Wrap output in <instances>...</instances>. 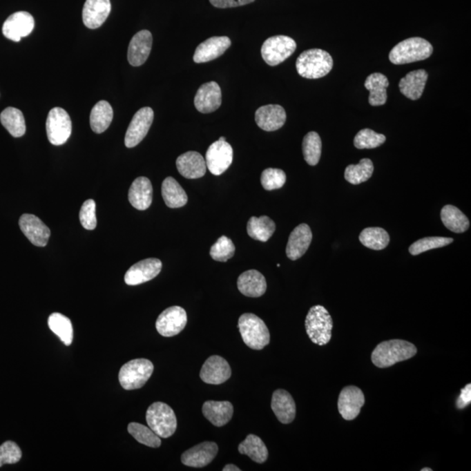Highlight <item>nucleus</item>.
<instances>
[{
	"label": "nucleus",
	"instance_id": "nucleus-1",
	"mask_svg": "<svg viewBox=\"0 0 471 471\" xmlns=\"http://www.w3.org/2000/svg\"><path fill=\"white\" fill-rule=\"evenodd\" d=\"M417 354V348L409 341L391 340L377 345L372 353L374 366L387 368L394 364L411 359Z\"/></svg>",
	"mask_w": 471,
	"mask_h": 471
},
{
	"label": "nucleus",
	"instance_id": "nucleus-2",
	"mask_svg": "<svg viewBox=\"0 0 471 471\" xmlns=\"http://www.w3.org/2000/svg\"><path fill=\"white\" fill-rule=\"evenodd\" d=\"M334 59L324 50H307L298 56L296 61L298 74L302 77L314 79L324 77L333 69Z\"/></svg>",
	"mask_w": 471,
	"mask_h": 471
},
{
	"label": "nucleus",
	"instance_id": "nucleus-3",
	"mask_svg": "<svg viewBox=\"0 0 471 471\" xmlns=\"http://www.w3.org/2000/svg\"><path fill=\"white\" fill-rule=\"evenodd\" d=\"M433 46L425 39L414 37L398 43L390 52V61L394 65L410 64L424 61L433 54Z\"/></svg>",
	"mask_w": 471,
	"mask_h": 471
},
{
	"label": "nucleus",
	"instance_id": "nucleus-4",
	"mask_svg": "<svg viewBox=\"0 0 471 471\" xmlns=\"http://www.w3.org/2000/svg\"><path fill=\"white\" fill-rule=\"evenodd\" d=\"M238 326L242 339L251 349H264V347L270 343V331L267 325L257 315L242 314L238 320Z\"/></svg>",
	"mask_w": 471,
	"mask_h": 471
},
{
	"label": "nucleus",
	"instance_id": "nucleus-5",
	"mask_svg": "<svg viewBox=\"0 0 471 471\" xmlns=\"http://www.w3.org/2000/svg\"><path fill=\"white\" fill-rule=\"evenodd\" d=\"M306 330L308 337L314 344L325 346L329 343L333 330V318L323 306L311 307L306 318Z\"/></svg>",
	"mask_w": 471,
	"mask_h": 471
},
{
	"label": "nucleus",
	"instance_id": "nucleus-6",
	"mask_svg": "<svg viewBox=\"0 0 471 471\" xmlns=\"http://www.w3.org/2000/svg\"><path fill=\"white\" fill-rule=\"evenodd\" d=\"M146 421L148 427L162 439H169L177 430V420L174 410L168 404L161 401L148 407Z\"/></svg>",
	"mask_w": 471,
	"mask_h": 471
},
{
	"label": "nucleus",
	"instance_id": "nucleus-7",
	"mask_svg": "<svg viewBox=\"0 0 471 471\" xmlns=\"http://www.w3.org/2000/svg\"><path fill=\"white\" fill-rule=\"evenodd\" d=\"M154 372V365L147 359H135L122 367L119 381L125 390L141 389Z\"/></svg>",
	"mask_w": 471,
	"mask_h": 471
},
{
	"label": "nucleus",
	"instance_id": "nucleus-8",
	"mask_svg": "<svg viewBox=\"0 0 471 471\" xmlns=\"http://www.w3.org/2000/svg\"><path fill=\"white\" fill-rule=\"evenodd\" d=\"M296 48L297 44L294 39L285 35L273 36L267 39L262 46V58L269 66H278L289 58Z\"/></svg>",
	"mask_w": 471,
	"mask_h": 471
},
{
	"label": "nucleus",
	"instance_id": "nucleus-9",
	"mask_svg": "<svg viewBox=\"0 0 471 471\" xmlns=\"http://www.w3.org/2000/svg\"><path fill=\"white\" fill-rule=\"evenodd\" d=\"M46 126L48 140L52 145L66 144L72 134L70 116L61 108H54L50 110Z\"/></svg>",
	"mask_w": 471,
	"mask_h": 471
},
{
	"label": "nucleus",
	"instance_id": "nucleus-10",
	"mask_svg": "<svg viewBox=\"0 0 471 471\" xmlns=\"http://www.w3.org/2000/svg\"><path fill=\"white\" fill-rule=\"evenodd\" d=\"M187 313L181 307H171L162 311L157 318L155 327L164 337H173L180 334L186 327Z\"/></svg>",
	"mask_w": 471,
	"mask_h": 471
},
{
	"label": "nucleus",
	"instance_id": "nucleus-11",
	"mask_svg": "<svg viewBox=\"0 0 471 471\" xmlns=\"http://www.w3.org/2000/svg\"><path fill=\"white\" fill-rule=\"evenodd\" d=\"M233 161V149L227 141L218 140L209 147L205 162L211 174L224 173Z\"/></svg>",
	"mask_w": 471,
	"mask_h": 471
},
{
	"label": "nucleus",
	"instance_id": "nucleus-12",
	"mask_svg": "<svg viewBox=\"0 0 471 471\" xmlns=\"http://www.w3.org/2000/svg\"><path fill=\"white\" fill-rule=\"evenodd\" d=\"M153 120L154 111L151 108H142L135 113L126 133V147L134 148L140 144L147 135Z\"/></svg>",
	"mask_w": 471,
	"mask_h": 471
},
{
	"label": "nucleus",
	"instance_id": "nucleus-13",
	"mask_svg": "<svg viewBox=\"0 0 471 471\" xmlns=\"http://www.w3.org/2000/svg\"><path fill=\"white\" fill-rule=\"evenodd\" d=\"M365 404L363 391L356 386L344 387L338 400V410L343 419L353 421L359 416Z\"/></svg>",
	"mask_w": 471,
	"mask_h": 471
},
{
	"label": "nucleus",
	"instance_id": "nucleus-14",
	"mask_svg": "<svg viewBox=\"0 0 471 471\" xmlns=\"http://www.w3.org/2000/svg\"><path fill=\"white\" fill-rule=\"evenodd\" d=\"M35 28V19L26 12H18L9 16L3 25V35L12 41H21Z\"/></svg>",
	"mask_w": 471,
	"mask_h": 471
},
{
	"label": "nucleus",
	"instance_id": "nucleus-15",
	"mask_svg": "<svg viewBox=\"0 0 471 471\" xmlns=\"http://www.w3.org/2000/svg\"><path fill=\"white\" fill-rule=\"evenodd\" d=\"M162 261L158 258H147L132 265L125 274V283L138 285L154 280L161 273Z\"/></svg>",
	"mask_w": 471,
	"mask_h": 471
},
{
	"label": "nucleus",
	"instance_id": "nucleus-16",
	"mask_svg": "<svg viewBox=\"0 0 471 471\" xmlns=\"http://www.w3.org/2000/svg\"><path fill=\"white\" fill-rule=\"evenodd\" d=\"M19 224L23 233L33 245L45 247L48 244L51 231L36 215H22L19 218Z\"/></svg>",
	"mask_w": 471,
	"mask_h": 471
},
{
	"label": "nucleus",
	"instance_id": "nucleus-17",
	"mask_svg": "<svg viewBox=\"0 0 471 471\" xmlns=\"http://www.w3.org/2000/svg\"><path fill=\"white\" fill-rule=\"evenodd\" d=\"M231 376V369L228 361L223 357L212 356L208 358L200 371V378L204 383L220 385Z\"/></svg>",
	"mask_w": 471,
	"mask_h": 471
},
{
	"label": "nucleus",
	"instance_id": "nucleus-18",
	"mask_svg": "<svg viewBox=\"0 0 471 471\" xmlns=\"http://www.w3.org/2000/svg\"><path fill=\"white\" fill-rule=\"evenodd\" d=\"M195 108L203 114H210L220 108L222 104V92L217 82L204 83L198 88L195 96Z\"/></svg>",
	"mask_w": 471,
	"mask_h": 471
},
{
	"label": "nucleus",
	"instance_id": "nucleus-19",
	"mask_svg": "<svg viewBox=\"0 0 471 471\" xmlns=\"http://www.w3.org/2000/svg\"><path fill=\"white\" fill-rule=\"evenodd\" d=\"M218 444L214 442H204L185 451L181 457L182 463L188 467L204 468L210 464L217 456Z\"/></svg>",
	"mask_w": 471,
	"mask_h": 471
},
{
	"label": "nucleus",
	"instance_id": "nucleus-20",
	"mask_svg": "<svg viewBox=\"0 0 471 471\" xmlns=\"http://www.w3.org/2000/svg\"><path fill=\"white\" fill-rule=\"evenodd\" d=\"M151 32L142 30L132 38L128 50V61L133 66H140L147 61L152 49Z\"/></svg>",
	"mask_w": 471,
	"mask_h": 471
},
{
	"label": "nucleus",
	"instance_id": "nucleus-21",
	"mask_svg": "<svg viewBox=\"0 0 471 471\" xmlns=\"http://www.w3.org/2000/svg\"><path fill=\"white\" fill-rule=\"evenodd\" d=\"M231 39L227 36L209 38L202 42L195 49L193 59L195 63H205L213 61L223 55L230 48Z\"/></svg>",
	"mask_w": 471,
	"mask_h": 471
},
{
	"label": "nucleus",
	"instance_id": "nucleus-22",
	"mask_svg": "<svg viewBox=\"0 0 471 471\" xmlns=\"http://www.w3.org/2000/svg\"><path fill=\"white\" fill-rule=\"evenodd\" d=\"M255 121L265 131H276L285 125L287 113L280 105L263 106L255 113Z\"/></svg>",
	"mask_w": 471,
	"mask_h": 471
},
{
	"label": "nucleus",
	"instance_id": "nucleus-23",
	"mask_svg": "<svg viewBox=\"0 0 471 471\" xmlns=\"http://www.w3.org/2000/svg\"><path fill=\"white\" fill-rule=\"evenodd\" d=\"M313 233L309 225L301 224L290 234L287 245V256L291 260H297L306 253L309 248Z\"/></svg>",
	"mask_w": 471,
	"mask_h": 471
},
{
	"label": "nucleus",
	"instance_id": "nucleus-24",
	"mask_svg": "<svg viewBox=\"0 0 471 471\" xmlns=\"http://www.w3.org/2000/svg\"><path fill=\"white\" fill-rule=\"evenodd\" d=\"M110 12V0H86L82 12L83 23L88 28H99Z\"/></svg>",
	"mask_w": 471,
	"mask_h": 471
},
{
	"label": "nucleus",
	"instance_id": "nucleus-25",
	"mask_svg": "<svg viewBox=\"0 0 471 471\" xmlns=\"http://www.w3.org/2000/svg\"><path fill=\"white\" fill-rule=\"evenodd\" d=\"M177 168L179 173L187 179L203 177L207 170L203 155L195 151H189L181 155L177 159Z\"/></svg>",
	"mask_w": 471,
	"mask_h": 471
},
{
	"label": "nucleus",
	"instance_id": "nucleus-26",
	"mask_svg": "<svg viewBox=\"0 0 471 471\" xmlns=\"http://www.w3.org/2000/svg\"><path fill=\"white\" fill-rule=\"evenodd\" d=\"M271 407L281 423L289 424L294 422L296 416V404L293 396L287 390L274 391Z\"/></svg>",
	"mask_w": 471,
	"mask_h": 471
},
{
	"label": "nucleus",
	"instance_id": "nucleus-27",
	"mask_svg": "<svg viewBox=\"0 0 471 471\" xmlns=\"http://www.w3.org/2000/svg\"><path fill=\"white\" fill-rule=\"evenodd\" d=\"M153 199V187L148 178L141 177L135 179L128 191V200L132 206L138 211L147 210Z\"/></svg>",
	"mask_w": 471,
	"mask_h": 471
},
{
	"label": "nucleus",
	"instance_id": "nucleus-28",
	"mask_svg": "<svg viewBox=\"0 0 471 471\" xmlns=\"http://www.w3.org/2000/svg\"><path fill=\"white\" fill-rule=\"evenodd\" d=\"M238 288L244 296L258 298L267 291V284L264 275L257 270H249L242 273L238 280Z\"/></svg>",
	"mask_w": 471,
	"mask_h": 471
},
{
	"label": "nucleus",
	"instance_id": "nucleus-29",
	"mask_svg": "<svg viewBox=\"0 0 471 471\" xmlns=\"http://www.w3.org/2000/svg\"><path fill=\"white\" fill-rule=\"evenodd\" d=\"M205 418L215 427H223L230 422L233 416L234 407L230 401H205L203 405Z\"/></svg>",
	"mask_w": 471,
	"mask_h": 471
},
{
	"label": "nucleus",
	"instance_id": "nucleus-30",
	"mask_svg": "<svg viewBox=\"0 0 471 471\" xmlns=\"http://www.w3.org/2000/svg\"><path fill=\"white\" fill-rule=\"evenodd\" d=\"M427 77L429 75L424 69L409 73L405 77L401 78L399 82L401 94L412 101L420 99L425 88Z\"/></svg>",
	"mask_w": 471,
	"mask_h": 471
},
{
	"label": "nucleus",
	"instance_id": "nucleus-31",
	"mask_svg": "<svg viewBox=\"0 0 471 471\" xmlns=\"http://www.w3.org/2000/svg\"><path fill=\"white\" fill-rule=\"evenodd\" d=\"M365 88L370 92L368 102L371 106L377 107L386 104L387 95V88L390 86L389 79L381 73H374L366 79Z\"/></svg>",
	"mask_w": 471,
	"mask_h": 471
},
{
	"label": "nucleus",
	"instance_id": "nucleus-32",
	"mask_svg": "<svg viewBox=\"0 0 471 471\" xmlns=\"http://www.w3.org/2000/svg\"><path fill=\"white\" fill-rule=\"evenodd\" d=\"M162 195L169 208L177 209L184 206L188 195L175 178L169 177L162 182Z\"/></svg>",
	"mask_w": 471,
	"mask_h": 471
},
{
	"label": "nucleus",
	"instance_id": "nucleus-33",
	"mask_svg": "<svg viewBox=\"0 0 471 471\" xmlns=\"http://www.w3.org/2000/svg\"><path fill=\"white\" fill-rule=\"evenodd\" d=\"M114 117L111 105L106 101H99L93 108L90 114V126L96 134H102L110 126Z\"/></svg>",
	"mask_w": 471,
	"mask_h": 471
},
{
	"label": "nucleus",
	"instance_id": "nucleus-34",
	"mask_svg": "<svg viewBox=\"0 0 471 471\" xmlns=\"http://www.w3.org/2000/svg\"><path fill=\"white\" fill-rule=\"evenodd\" d=\"M242 455H247L257 463H264L267 460L269 452L267 446L256 434H248L247 439L238 445Z\"/></svg>",
	"mask_w": 471,
	"mask_h": 471
},
{
	"label": "nucleus",
	"instance_id": "nucleus-35",
	"mask_svg": "<svg viewBox=\"0 0 471 471\" xmlns=\"http://www.w3.org/2000/svg\"><path fill=\"white\" fill-rule=\"evenodd\" d=\"M276 230V224L267 215L252 217L248 221L247 233L251 238L260 242L270 240Z\"/></svg>",
	"mask_w": 471,
	"mask_h": 471
},
{
	"label": "nucleus",
	"instance_id": "nucleus-36",
	"mask_svg": "<svg viewBox=\"0 0 471 471\" xmlns=\"http://www.w3.org/2000/svg\"><path fill=\"white\" fill-rule=\"evenodd\" d=\"M444 227L455 233H463L470 228V221L459 208L453 205H446L441 211Z\"/></svg>",
	"mask_w": 471,
	"mask_h": 471
},
{
	"label": "nucleus",
	"instance_id": "nucleus-37",
	"mask_svg": "<svg viewBox=\"0 0 471 471\" xmlns=\"http://www.w3.org/2000/svg\"><path fill=\"white\" fill-rule=\"evenodd\" d=\"M0 121L13 137H21L25 135L26 127L24 115L18 108H6L0 115Z\"/></svg>",
	"mask_w": 471,
	"mask_h": 471
},
{
	"label": "nucleus",
	"instance_id": "nucleus-38",
	"mask_svg": "<svg viewBox=\"0 0 471 471\" xmlns=\"http://www.w3.org/2000/svg\"><path fill=\"white\" fill-rule=\"evenodd\" d=\"M48 323L52 333L57 335L66 346H70L74 339V328L71 320L65 315L54 313L50 315Z\"/></svg>",
	"mask_w": 471,
	"mask_h": 471
},
{
	"label": "nucleus",
	"instance_id": "nucleus-39",
	"mask_svg": "<svg viewBox=\"0 0 471 471\" xmlns=\"http://www.w3.org/2000/svg\"><path fill=\"white\" fill-rule=\"evenodd\" d=\"M359 240L364 247L371 250L381 251L389 245L390 238L383 228L368 227L361 232Z\"/></svg>",
	"mask_w": 471,
	"mask_h": 471
},
{
	"label": "nucleus",
	"instance_id": "nucleus-40",
	"mask_svg": "<svg viewBox=\"0 0 471 471\" xmlns=\"http://www.w3.org/2000/svg\"><path fill=\"white\" fill-rule=\"evenodd\" d=\"M374 169L373 162L370 159H361L359 164L347 166L345 170V179L351 184H363L372 177Z\"/></svg>",
	"mask_w": 471,
	"mask_h": 471
},
{
	"label": "nucleus",
	"instance_id": "nucleus-41",
	"mask_svg": "<svg viewBox=\"0 0 471 471\" xmlns=\"http://www.w3.org/2000/svg\"><path fill=\"white\" fill-rule=\"evenodd\" d=\"M302 151H303L305 161L308 164L315 166L318 164L321 157V151H323V142L318 133L314 131L308 133L303 139Z\"/></svg>",
	"mask_w": 471,
	"mask_h": 471
},
{
	"label": "nucleus",
	"instance_id": "nucleus-42",
	"mask_svg": "<svg viewBox=\"0 0 471 471\" xmlns=\"http://www.w3.org/2000/svg\"><path fill=\"white\" fill-rule=\"evenodd\" d=\"M128 431L138 443L144 445L151 448L161 446V437L158 436L149 427L137 423H131L128 424Z\"/></svg>",
	"mask_w": 471,
	"mask_h": 471
},
{
	"label": "nucleus",
	"instance_id": "nucleus-43",
	"mask_svg": "<svg viewBox=\"0 0 471 471\" xmlns=\"http://www.w3.org/2000/svg\"><path fill=\"white\" fill-rule=\"evenodd\" d=\"M386 142L384 135L378 134L372 129H361L354 137V144L358 149H371L380 147Z\"/></svg>",
	"mask_w": 471,
	"mask_h": 471
},
{
	"label": "nucleus",
	"instance_id": "nucleus-44",
	"mask_svg": "<svg viewBox=\"0 0 471 471\" xmlns=\"http://www.w3.org/2000/svg\"><path fill=\"white\" fill-rule=\"evenodd\" d=\"M453 238L443 237L424 238L422 240L414 242L410 245V252L413 256H416L433 249L442 248L453 243Z\"/></svg>",
	"mask_w": 471,
	"mask_h": 471
},
{
	"label": "nucleus",
	"instance_id": "nucleus-45",
	"mask_svg": "<svg viewBox=\"0 0 471 471\" xmlns=\"http://www.w3.org/2000/svg\"><path fill=\"white\" fill-rule=\"evenodd\" d=\"M235 251V245L231 238H227V236H222L212 245L210 255L215 261L227 262L234 256Z\"/></svg>",
	"mask_w": 471,
	"mask_h": 471
},
{
	"label": "nucleus",
	"instance_id": "nucleus-46",
	"mask_svg": "<svg viewBox=\"0 0 471 471\" xmlns=\"http://www.w3.org/2000/svg\"><path fill=\"white\" fill-rule=\"evenodd\" d=\"M287 175L280 169L269 168L261 175V184L267 191L278 190L284 186Z\"/></svg>",
	"mask_w": 471,
	"mask_h": 471
},
{
	"label": "nucleus",
	"instance_id": "nucleus-47",
	"mask_svg": "<svg viewBox=\"0 0 471 471\" xmlns=\"http://www.w3.org/2000/svg\"><path fill=\"white\" fill-rule=\"evenodd\" d=\"M22 457V451L18 444L8 441L0 446V467L5 464H13L19 462Z\"/></svg>",
	"mask_w": 471,
	"mask_h": 471
},
{
	"label": "nucleus",
	"instance_id": "nucleus-48",
	"mask_svg": "<svg viewBox=\"0 0 471 471\" xmlns=\"http://www.w3.org/2000/svg\"><path fill=\"white\" fill-rule=\"evenodd\" d=\"M95 208V202L93 199H88L82 204L81 211H79V221L86 230H95L96 225H97Z\"/></svg>",
	"mask_w": 471,
	"mask_h": 471
},
{
	"label": "nucleus",
	"instance_id": "nucleus-49",
	"mask_svg": "<svg viewBox=\"0 0 471 471\" xmlns=\"http://www.w3.org/2000/svg\"><path fill=\"white\" fill-rule=\"evenodd\" d=\"M255 0H210L211 4L217 8H232L247 6Z\"/></svg>",
	"mask_w": 471,
	"mask_h": 471
},
{
	"label": "nucleus",
	"instance_id": "nucleus-50",
	"mask_svg": "<svg viewBox=\"0 0 471 471\" xmlns=\"http://www.w3.org/2000/svg\"><path fill=\"white\" fill-rule=\"evenodd\" d=\"M471 385H467L464 389L461 391V394L459 398V400L456 401V407H459V410H463L464 407H466L470 403L471 401Z\"/></svg>",
	"mask_w": 471,
	"mask_h": 471
},
{
	"label": "nucleus",
	"instance_id": "nucleus-51",
	"mask_svg": "<svg viewBox=\"0 0 471 471\" xmlns=\"http://www.w3.org/2000/svg\"><path fill=\"white\" fill-rule=\"evenodd\" d=\"M224 471H240L241 470L240 468L234 465V464H227V466H224Z\"/></svg>",
	"mask_w": 471,
	"mask_h": 471
},
{
	"label": "nucleus",
	"instance_id": "nucleus-52",
	"mask_svg": "<svg viewBox=\"0 0 471 471\" xmlns=\"http://www.w3.org/2000/svg\"><path fill=\"white\" fill-rule=\"evenodd\" d=\"M422 471H432V469H430V468H423V469L421 470Z\"/></svg>",
	"mask_w": 471,
	"mask_h": 471
},
{
	"label": "nucleus",
	"instance_id": "nucleus-53",
	"mask_svg": "<svg viewBox=\"0 0 471 471\" xmlns=\"http://www.w3.org/2000/svg\"><path fill=\"white\" fill-rule=\"evenodd\" d=\"M220 140H221V141H227V139H225V137H220Z\"/></svg>",
	"mask_w": 471,
	"mask_h": 471
}]
</instances>
